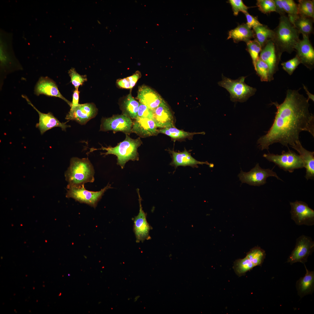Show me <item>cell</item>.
Returning <instances> with one entry per match:
<instances>
[{"instance_id": "cell-1", "label": "cell", "mask_w": 314, "mask_h": 314, "mask_svg": "<svg viewBox=\"0 0 314 314\" xmlns=\"http://www.w3.org/2000/svg\"><path fill=\"white\" fill-rule=\"evenodd\" d=\"M299 90L288 89L282 103L272 102L277 110L272 126L257 140L262 150L268 151L269 146L277 143L288 148V145L291 147L299 141V135L303 131L314 136V116L309 111L308 100Z\"/></svg>"}, {"instance_id": "cell-2", "label": "cell", "mask_w": 314, "mask_h": 314, "mask_svg": "<svg viewBox=\"0 0 314 314\" xmlns=\"http://www.w3.org/2000/svg\"><path fill=\"white\" fill-rule=\"evenodd\" d=\"M273 31L271 40L280 58L283 52L291 53L295 50V47L300 40V33L288 17L285 15L280 16L279 25Z\"/></svg>"}, {"instance_id": "cell-3", "label": "cell", "mask_w": 314, "mask_h": 314, "mask_svg": "<svg viewBox=\"0 0 314 314\" xmlns=\"http://www.w3.org/2000/svg\"><path fill=\"white\" fill-rule=\"evenodd\" d=\"M94 174L93 167L88 158H72L66 174L68 182L67 188L81 185L88 182H93Z\"/></svg>"}, {"instance_id": "cell-4", "label": "cell", "mask_w": 314, "mask_h": 314, "mask_svg": "<svg viewBox=\"0 0 314 314\" xmlns=\"http://www.w3.org/2000/svg\"><path fill=\"white\" fill-rule=\"evenodd\" d=\"M142 143L140 138L134 139L126 135L125 140L115 147H102L99 149L106 151V152L101 153V154L104 155V156L108 154H113L116 156L117 164L122 169H123L126 163L129 160H139L138 149Z\"/></svg>"}, {"instance_id": "cell-5", "label": "cell", "mask_w": 314, "mask_h": 314, "mask_svg": "<svg viewBox=\"0 0 314 314\" xmlns=\"http://www.w3.org/2000/svg\"><path fill=\"white\" fill-rule=\"evenodd\" d=\"M246 77L241 76L236 80H232L222 74V80L218 83L229 92L231 101L243 102L254 95L256 91V88L245 83V80Z\"/></svg>"}, {"instance_id": "cell-6", "label": "cell", "mask_w": 314, "mask_h": 314, "mask_svg": "<svg viewBox=\"0 0 314 314\" xmlns=\"http://www.w3.org/2000/svg\"><path fill=\"white\" fill-rule=\"evenodd\" d=\"M265 251L258 246L251 249L242 259H238L233 263V269L239 276L245 275L246 273L256 266H261L265 258Z\"/></svg>"}, {"instance_id": "cell-7", "label": "cell", "mask_w": 314, "mask_h": 314, "mask_svg": "<svg viewBox=\"0 0 314 314\" xmlns=\"http://www.w3.org/2000/svg\"><path fill=\"white\" fill-rule=\"evenodd\" d=\"M263 157L269 161L274 163L285 171L292 172L296 169L304 167L302 160L299 156L288 148V151H283L279 155L269 153L264 154Z\"/></svg>"}, {"instance_id": "cell-8", "label": "cell", "mask_w": 314, "mask_h": 314, "mask_svg": "<svg viewBox=\"0 0 314 314\" xmlns=\"http://www.w3.org/2000/svg\"><path fill=\"white\" fill-rule=\"evenodd\" d=\"M109 184L104 188L98 191H92L86 190L84 185L76 187L68 188L67 197L72 198L81 203L87 204L95 207L98 202L101 198L105 192L111 188Z\"/></svg>"}, {"instance_id": "cell-9", "label": "cell", "mask_w": 314, "mask_h": 314, "mask_svg": "<svg viewBox=\"0 0 314 314\" xmlns=\"http://www.w3.org/2000/svg\"><path fill=\"white\" fill-rule=\"evenodd\" d=\"M314 250V242L310 237L302 235L296 240L294 249L287 259L286 262L292 265L297 262L304 264L307 261L309 256Z\"/></svg>"}, {"instance_id": "cell-10", "label": "cell", "mask_w": 314, "mask_h": 314, "mask_svg": "<svg viewBox=\"0 0 314 314\" xmlns=\"http://www.w3.org/2000/svg\"><path fill=\"white\" fill-rule=\"evenodd\" d=\"M238 176L242 183H246L254 186H260L265 184L267 178L270 176H274L282 181L272 170L263 169L258 163L249 172H244L241 170Z\"/></svg>"}, {"instance_id": "cell-11", "label": "cell", "mask_w": 314, "mask_h": 314, "mask_svg": "<svg viewBox=\"0 0 314 314\" xmlns=\"http://www.w3.org/2000/svg\"><path fill=\"white\" fill-rule=\"evenodd\" d=\"M291 218L297 225L311 226L314 224V210L305 202L296 200L290 202Z\"/></svg>"}, {"instance_id": "cell-12", "label": "cell", "mask_w": 314, "mask_h": 314, "mask_svg": "<svg viewBox=\"0 0 314 314\" xmlns=\"http://www.w3.org/2000/svg\"><path fill=\"white\" fill-rule=\"evenodd\" d=\"M133 123L131 118L124 114L114 115L102 119L100 131H121L129 135L131 132Z\"/></svg>"}, {"instance_id": "cell-13", "label": "cell", "mask_w": 314, "mask_h": 314, "mask_svg": "<svg viewBox=\"0 0 314 314\" xmlns=\"http://www.w3.org/2000/svg\"><path fill=\"white\" fill-rule=\"evenodd\" d=\"M97 112L98 109L93 103L79 104L74 108L70 109L65 119L74 120L81 125H84L94 117Z\"/></svg>"}, {"instance_id": "cell-14", "label": "cell", "mask_w": 314, "mask_h": 314, "mask_svg": "<svg viewBox=\"0 0 314 314\" xmlns=\"http://www.w3.org/2000/svg\"><path fill=\"white\" fill-rule=\"evenodd\" d=\"M259 58L268 65L269 69L268 81L274 80V75L278 69L281 59L279 57L275 45L271 40L262 48Z\"/></svg>"}, {"instance_id": "cell-15", "label": "cell", "mask_w": 314, "mask_h": 314, "mask_svg": "<svg viewBox=\"0 0 314 314\" xmlns=\"http://www.w3.org/2000/svg\"><path fill=\"white\" fill-rule=\"evenodd\" d=\"M303 39L300 40L295 47L297 56L301 63L310 70L314 66V50L308 36L302 35Z\"/></svg>"}, {"instance_id": "cell-16", "label": "cell", "mask_w": 314, "mask_h": 314, "mask_svg": "<svg viewBox=\"0 0 314 314\" xmlns=\"http://www.w3.org/2000/svg\"><path fill=\"white\" fill-rule=\"evenodd\" d=\"M140 204L139 212L135 217L134 221V231L137 242H143L149 238V232L150 227L147 222L146 215L142 209L141 203L142 199L139 189H137Z\"/></svg>"}, {"instance_id": "cell-17", "label": "cell", "mask_w": 314, "mask_h": 314, "mask_svg": "<svg viewBox=\"0 0 314 314\" xmlns=\"http://www.w3.org/2000/svg\"><path fill=\"white\" fill-rule=\"evenodd\" d=\"M22 97L38 113L39 118V122L37 126L41 134L55 127H60L63 130L66 131V128L70 126L65 123L60 122L50 112L44 113L40 112L32 104L27 97L24 95H22Z\"/></svg>"}, {"instance_id": "cell-18", "label": "cell", "mask_w": 314, "mask_h": 314, "mask_svg": "<svg viewBox=\"0 0 314 314\" xmlns=\"http://www.w3.org/2000/svg\"><path fill=\"white\" fill-rule=\"evenodd\" d=\"M34 93L37 95L44 94L58 97L65 101L70 107L71 106L72 102L63 96L55 82L48 77H42L39 78L35 87Z\"/></svg>"}, {"instance_id": "cell-19", "label": "cell", "mask_w": 314, "mask_h": 314, "mask_svg": "<svg viewBox=\"0 0 314 314\" xmlns=\"http://www.w3.org/2000/svg\"><path fill=\"white\" fill-rule=\"evenodd\" d=\"M152 119L157 127L164 128L174 127L173 116L169 107L163 99L153 111Z\"/></svg>"}, {"instance_id": "cell-20", "label": "cell", "mask_w": 314, "mask_h": 314, "mask_svg": "<svg viewBox=\"0 0 314 314\" xmlns=\"http://www.w3.org/2000/svg\"><path fill=\"white\" fill-rule=\"evenodd\" d=\"M137 98L140 103L145 105L153 111L163 99L157 92L144 85L139 88Z\"/></svg>"}, {"instance_id": "cell-21", "label": "cell", "mask_w": 314, "mask_h": 314, "mask_svg": "<svg viewBox=\"0 0 314 314\" xmlns=\"http://www.w3.org/2000/svg\"><path fill=\"white\" fill-rule=\"evenodd\" d=\"M157 128L153 119L137 117L133 124L131 132L144 138L157 134Z\"/></svg>"}, {"instance_id": "cell-22", "label": "cell", "mask_w": 314, "mask_h": 314, "mask_svg": "<svg viewBox=\"0 0 314 314\" xmlns=\"http://www.w3.org/2000/svg\"><path fill=\"white\" fill-rule=\"evenodd\" d=\"M297 151L300 156L306 170L305 176L307 180L314 178V152L307 150L302 146L300 140L291 147Z\"/></svg>"}, {"instance_id": "cell-23", "label": "cell", "mask_w": 314, "mask_h": 314, "mask_svg": "<svg viewBox=\"0 0 314 314\" xmlns=\"http://www.w3.org/2000/svg\"><path fill=\"white\" fill-rule=\"evenodd\" d=\"M172 154V161L170 165L176 168L179 166H189L193 167H198L197 165L206 164L209 165L210 164L206 161H200L193 158L190 154L185 149L181 152H176L174 151H169Z\"/></svg>"}, {"instance_id": "cell-24", "label": "cell", "mask_w": 314, "mask_h": 314, "mask_svg": "<svg viewBox=\"0 0 314 314\" xmlns=\"http://www.w3.org/2000/svg\"><path fill=\"white\" fill-rule=\"evenodd\" d=\"M304 265L306 274L304 277L299 279L296 284L298 294L301 298L306 295H312L314 290V272L309 271Z\"/></svg>"}, {"instance_id": "cell-25", "label": "cell", "mask_w": 314, "mask_h": 314, "mask_svg": "<svg viewBox=\"0 0 314 314\" xmlns=\"http://www.w3.org/2000/svg\"><path fill=\"white\" fill-rule=\"evenodd\" d=\"M254 37V31L246 24L239 25L230 31L227 39L232 38L235 42L240 41L247 42Z\"/></svg>"}, {"instance_id": "cell-26", "label": "cell", "mask_w": 314, "mask_h": 314, "mask_svg": "<svg viewBox=\"0 0 314 314\" xmlns=\"http://www.w3.org/2000/svg\"><path fill=\"white\" fill-rule=\"evenodd\" d=\"M313 20L311 18L299 15L292 24L299 33L309 36L313 32Z\"/></svg>"}, {"instance_id": "cell-27", "label": "cell", "mask_w": 314, "mask_h": 314, "mask_svg": "<svg viewBox=\"0 0 314 314\" xmlns=\"http://www.w3.org/2000/svg\"><path fill=\"white\" fill-rule=\"evenodd\" d=\"M140 103L129 94L123 101L122 107L123 114L131 118L136 119Z\"/></svg>"}, {"instance_id": "cell-28", "label": "cell", "mask_w": 314, "mask_h": 314, "mask_svg": "<svg viewBox=\"0 0 314 314\" xmlns=\"http://www.w3.org/2000/svg\"><path fill=\"white\" fill-rule=\"evenodd\" d=\"M256 37L255 39L263 48L267 43L272 40L274 34L273 30L270 29L267 26L262 25L253 28Z\"/></svg>"}, {"instance_id": "cell-29", "label": "cell", "mask_w": 314, "mask_h": 314, "mask_svg": "<svg viewBox=\"0 0 314 314\" xmlns=\"http://www.w3.org/2000/svg\"><path fill=\"white\" fill-rule=\"evenodd\" d=\"M159 133L165 134L174 139H180L191 136L195 134H204V132L190 133L179 130L174 127L163 128Z\"/></svg>"}, {"instance_id": "cell-30", "label": "cell", "mask_w": 314, "mask_h": 314, "mask_svg": "<svg viewBox=\"0 0 314 314\" xmlns=\"http://www.w3.org/2000/svg\"><path fill=\"white\" fill-rule=\"evenodd\" d=\"M297 4L299 15L314 19V0H299Z\"/></svg>"}, {"instance_id": "cell-31", "label": "cell", "mask_w": 314, "mask_h": 314, "mask_svg": "<svg viewBox=\"0 0 314 314\" xmlns=\"http://www.w3.org/2000/svg\"><path fill=\"white\" fill-rule=\"evenodd\" d=\"M246 43L247 50L251 57L255 70L256 63L259 58V54L262 48L256 39L254 40H250Z\"/></svg>"}, {"instance_id": "cell-32", "label": "cell", "mask_w": 314, "mask_h": 314, "mask_svg": "<svg viewBox=\"0 0 314 314\" xmlns=\"http://www.w3.org/2000/svg\"><path fill=\"white\" fill-rule=\"evenodd\" d=\"M284 11L288 14V18L292 23L294 20L299 15L298 7L292 0H281Z\"/></svg>"}, {"instance_id": "cell-33", "label": "cell", "mask_w": 314, "mask_h": 314, "mask_svg": "<svg viewBox=\"0 0 314 314\" xmlns=\"http://www.w3.org/2000/svg\"><path fill=\"white\" fill-rule=\"evenodd\" d=\"M255 70L261 81H268L269 71L268 66L259 58L256 63Z\"/></svg>"}, {"instance_id": "cell-34", "label": "cell", "mask_w": 314, "mask_h": 314, "mask_svg": "<svg viewBox=\"0 0 314 314\" xmlns=\"http://www.w3.org/2000/svg\"><path fill=\"white\" fill-rule=\"evenodd\" d=\"M256 5L259 10L264 14L275 12L274 0H258L257 1Z\"/></svg>"}, {"instance_id": "cell-35", "label": "cell", "mask_w": 314, "mask_h": 314, "mask_svg": "<svg viewBox=\"0 0 314 314\" xmlns=\"http://www.w3.org/2000/svg\"><path fill=\"white\" fill-rule=\"evenodd\" d=\"M68 73L71 77V82L75 89H78L80 85H82L85 81H87L86 76L79 74L74 68H72L70 69Z\"/></svg>"}, {"instance_id": "cell-36", "label": "cell", "mask_w": 314, "mask_h": 314, "mask_svg": "<svg viewBox=\"0 0 314 314\" xmlns=\"http://www.w3.org/2000/svg\"><path fill=\"white\" fill-rule=\"evenodd\" d=\"M301 63L297 56L289 60L281 63L283 69L289 75H292L298 66Z\"/></svg>"}, {"instance_id": "cell-37", "label": "cell", "mask_w": 314, "mask_h": 314, "mask_svg": "<svg viewBox=\"0 0 314 314\" xmlns=\"http://www.w3.org/2000/svg\"><path fill=\"white\" fill-rule=\"evenodd\" d=\"M229 2L231 6L235 15H237L240 12L245 14L248 13V10L250 8L245 5L241 0H230Z\"/></svg>"}, {"instance_id": "cell-38", "label": "cell", "mask_w": 314, "mask_h": 314, "mask_svg": "<svg viewBox=\"0 0 314 314\" xmlns=\"http://www.w3.org/2000/svg\"><path fill=\"white\" fill-rule=\"evenodd\" d=\"M153 117V111L145 105L140 103L137 117L152 119Z\"/></svg>"}, {"instance_id": "cell-39", "label": "cell", "mask_w": 314, "mask_h": 314, "mask_svg": "<svg viewBox=\"0 0 314 314\" xmlns=\"http://www.w3.org/2000/svg\"><path fill=\"white\" fill-rule=\"evenodd\" d=\"M247 22L246 24L250 29L262 25L256 17L253 16L247 13L245 14Z\"/></svg>"}, {"instance_id": "cell-40", "label": "cell", "mask_w": 314, "mask_h": 314, "mask_svg": "<svg viewBox=\"0 0 314 314\" xmlns=\"http://www.w3.org/2000/svg\"><path fill=\"white\" fill-rule=\"evenodd\" d=\"M141 76V74L139 71H137L133 75L126 78L127 83L132 88L135 85L138 80Z\"/></svg>"}, {"instance_id": "cell-41", "label": "cell", "mask_w": 314, "mask_h": 314, "mask_svg": "<svg viewBox=\"0 0 314 314\" xmlns=\"http://www.w3.org/2000/svg\"><path fill=\"white\" fill-rule=\"evenodd\" d=\"M275 7V12L280 16L285 15L286 13L284 10L281 0H274Z\"/></svg>"}, {"instance_id": "cell-42", "label": "cell", "mask_w": 314, "mask_h": 314, "mask_svg": "<svg viewBox=\"0 0 314 314\" xmlns=\"http://www.w3.org/2000/svg\"><path fill=\"white\" fill-rule=\"evenodd\" d=\"M79 92L78 89H75L73 94L71 108H72L77 106L78 103Z\"/></svg>"}, {"instance_id": "cell-43", "label": "cell", "mask_w": 314, "mask_h": 314, "mask_svg": "<svg viewBox=\"0 0 314 314\" xmlns=\"http://www.w3.org/2000/svg\"><path fill=\"white\" fill-rule=\"evenodd\" d=\"M303 88L306 91V94L308 96V98L307 99L309 101V99L311 100L313 102L314 101V95L308 91L306 87L304 85H303Z\"/></svg>"}]
</instances>
